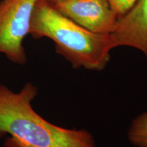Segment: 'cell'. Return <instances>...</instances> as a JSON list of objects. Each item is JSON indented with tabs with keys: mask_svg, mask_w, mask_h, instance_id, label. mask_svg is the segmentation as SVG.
<instances>
[{
	"mask_svg": "<svg viewBox=\"0 0 147 147\" xmlns=\"http://www.w3.org/2000/svg\"><path fill=\"white\" fill-rule=\"evenodd\" d=\"M38 88L27 82L15 93L0 84V138L5 147H97L91 132L51 123L33 108Z\"/></svg>",
	"mask_w": 147,
	"mask_h": 147,
	"instance_id": "obj_1",
	"label": "cell"
},
{
	"mask_svg": "<svg viewBox=\"0 0 147 147\" xmlns=\"http://www.w3.org/2000/svg\"><path fill=\"white\" fill-rule=\"evenodd\" d=\"M29 34L49 38L56 52L75 69L100 71L109 63L115 48L110 34L84 28L61 14L49 0H38L31 18Z\"/></svg>",
	"mask_w": 147,
	"mask_h": 147,
	"instance_id": "obj_2",
	"label": "cell"
},
{
	"mask_svg": "<svg viewBox=\"0 0 147 147\" xmlns=\"http://www.w3.org/2000/svg\"><path fill=\"white\" fill-rule=\"evenodd\" d=\"M38 0L0 1V53L12 63L25 65L27 57L23 40Z\"/></svg>",
	"mask_w": 147,
	"mask_h": 147,
	"instance_id": "obj_3",
	"label": "cell"
},
{
	"mask_svg": "<svg viewBox=\"0 0 147 147\" xmlns=\"http://www.w3.org/2000/svg\"><path fill=\"white\" fill-rule=\"evenodd\" d=\"M61 14L84 28L100 34H111L119 17L108 0H59L52 2Z\"/></svg>",
	"mask_w": 147,
	"mask_h": 147,
	"instance_id": "obj_4",
	"label": "cell"
},
{
	"mask_svg": "<svg viewBox=\"0 0 147 147\" xmlns=\"http://www.w3.org/2000/svg\"><path fill=\"white\" fill-rule=\"evenodd\" d=\"M114 48L131 47L143 53L147 60V0H138L119 18L111 34Z\"/></svg>",
	"mask_w": 147,
	"mask_h": 147,
	"instance_id": "obj_5",
	"label": "cell"
},
{
	"mask_svg": "<svg viewBox=\"0 0 147 147\" xmlns=\"http://www.w3.org/2000/svg\"><path fill=\"white\" fill-rule=\"evenodd\" d=\"M127 138L135 147H147V111L140 114L131 121Z\"/></svg>",
	"mask_w": 147,
	"mask_h": 147,
	"instance_id": "obj_6",
	"label": "cell"
},
{
	"mask_svg": "<svg viewBox=\"0 0 147 147\" xmlns=\"http://www.w3.org/2000/svg\"><path fill=\"white\" fill-rule=\"evenodd\" d=\"M138 0H108L119 18L133 8Z\"/></svg>",
	"mask_w": 147,
	"mask_h": 147,
	"instance_id": "obj_7",
	"label": "cell"
},
{
	"mask_svg": "<svg viewBox=\"0 0 147 147\" xmlns=\"http://www.w3.org/2000/svg\"><path fill=\"white\" fill-rule=\"evenodd\" d=\"M49 1H51V2H55V1H59V0H49Z\"/></svg>",
	"mask_w": 147,
	"mask_h": 147,
	"instance_id": "obj_8",
	"label": "cell"
}]
</instances>
